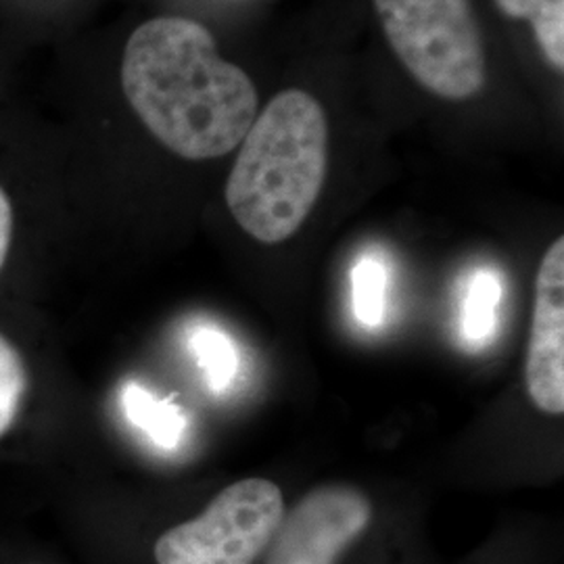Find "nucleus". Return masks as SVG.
Masks as SVG:
<instances>
[{
	"mask_svg": "<svg viewBox=\"0 0 564 564\" xmlns=\"http://www.w3.org/2000/svg\"><path fill=\"white\" fill-rule=\"evenodd\" d=\"M121 88L147 130L193 162L230 153L258 116L251 78L220 57L207 28L186 18H155L132 32Z\"/></svg>",
	"mask_w": 564,
	"mask_h": 564,
	"instance_id": "1",
	"label": "nucleus"
},
{
	"mask_svg": "<svg viewBox=\"0 0 564 564\" xmlns=\"http://www.w3.org/2000/svg\"><path fill=\"white\" fill-rule=\"evenodd\" d=\"M226 182V203L247 235L274 245L293 237L321 197L328 158L323 105L284 90L251 123Z\"/></svg>",
	"mask_w": 564,
	"mask_h": 564,
	"instance_id": "2",
	"label": "nucleus"
},
{
	"mask_svg": "<svg viewBox=\"0 0 564 564\" xmlns=\"http://www.w3.org/2000/svg\"><path fill=\"white\" fill-rule=\"evenodd\" d=\"M375 7L393 53L426 90L464 101L484 88L487 59L470 0H375Z\"/></svg>",
	"mask_w": 564,
	"mask_h": 564,
	"instance_id": "3",
	"label": "nucleus"
},
{
	"mask_svg": "<svg viewBox=\"0 0 564 564\" xmlns=\"http://www.w3.org/2000/svg\"><path fill=\"white\" fill-rule=\"evenodd\" d=\"M286 512L281 487L242 479L224 487L199 514L167 527L155 564H260Z\"/></svg>",
	"mask_w": 564,
	"mask_h": 564,
	"instance_id": "4",
	"label": "nucleus"
},
{
	"mask_svg": "<svg viewBox=\"0 0 564 564\" xmlns=\"http://www.w3.org/2000/svg\"><path fill=\"white\" fill-rule=\"evenodd\" d=\"M375 523L370 498L354 485H321L286 508L260 564H337Z\"/></svg>",
	"mask_w": 564,
	"mask_h": 564,
	"instance_id": "5",
	"label": "nucleus"
},
{
	"mask_svg": "<svg viewBox=\"0 0 564 564\" xmlns=\"http://www.w3.org/2000/svg\"><path fill=\"white\" fill-rule=\"evenodd\" d=\"M524 377L533 403L545 414L561 416L564 412L563 237L547 247L538 270Z\"/></svg>",
	"mask_w": 564,
	"mask_h": 564,
	"instance_id": "6",
	"label": "nucleus"
},
{
	"mask_svg": "<svg viewBox=\"0 0 564 564\" xmlns=\"http://www.w3.org/2000/svg\"><path fill=\"white\" fill-rule=\"evenodd\" d=\"M123 410L128 419L147 431L155 444L174 447L181 442L186 419L176 403L160 402L139 384H128L123 391Z\"/></svg>",
	"mask_w": 564,
	"mask_h": 564,
	"instance_id": "7",
	"label": "nucleus"
},
{
	"mask_svg": "<svg viewBox=\"0 0 564 564\" xmlns=\"http://www.w3.org/2000/svg\"><path fill=\"white\" fill-rule=\"evenodd\" d=\"M502 281L491 270H479L468 284L463 307V335L470 347H484L494 335Z\"/></svg>",
	"mask_w": 564,
	"mask_h": 564,
	"instance_id": "8",
	"label": "nucleus"
},
{
	"mask_svg": "<svg viewBox=\"0 0 564 564\" xmlns=\"http://www.w3.org/2000/svg\"><path fill=\"white\" fill-rule=\"evenodd\" d=\"M30 389V372L18 345L0 333V440L15 426Z\"/></svg>",
	"mask_w": 564,
	"mask_h": 564,
	"instance_id": "9",
	"label": "nucleus"
},
{
	"mask_svg": "<svg viewBox=\"0 0 564 564\" xmlns=\"http://www.w3.org/2000/svg\"><path fill=\"white\" fill-rule=\"evenodd\" d=\"M354 314L364 326H379L387 310L389 272L379 258L364 256L354 268Z\"/></svg>",
	"mask_w": 564,
	"mask_h": 564,
	"instance_id": "10",
	"label": "nucleus"
},
{
	"mask_svg": "<svg viewBox=\"0 0 564 564\" xmlns=\"http://www.w3.org/2000/svg\"><path fill=\"white\" fill-rule=\"evenodd\" d=\"M191 345L209 387L214 391L226 389L239 368V356L232 341L216 328H199Z\"/></svg>",
	"mask_w": 564,
	"mask_h": 564,
	"instance_id": "11",
	"label": "nucleus"
},
{
	"mask_svg": "<svg viewBox=\"0 0 564 564\" xmlns=\"http://www.w3.org/2000/svg\"><path fill=\"white\" fill-rule=\"evenodd\" d=\"M13 226H15V216H13V203L4 188L0 186V272L7 263L11 242H13Z\"/></svg>",
	"mask_w": 564,
	"mask_h": 564,
	"instance_id": "12",
	"label": "nucleus"
},
{
	"mask_svg": "<svg viewBox=\"0 0 564 564\" xmlns=\"http://www.w3.org/2000/svg\"><path fill=\"white\" fill-rule=\"evenodd\" d=\"M500 11L510 20H529L538 18L547 0H496Z\"/></svg>",
	"mask_w": 564,
	"mask_h": 564,
	"instance_id": "13",
	"label": "nucleus"
},
{
	"mask_svg": "<svg viewBox=\"0 0 564 564\" xmlns=\"http://www.w3.org/2000/svg\"><path fill=\"white\" fill-rule=\"evenodd\" d=\"M28 564H44V563H28Z\"/></svg>",
	"mask_w": 564,
	"mask_h": 564,
	"instance_id": "14",
	"label": "nucleus"
}]
</instances>
